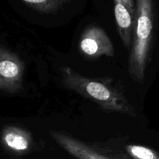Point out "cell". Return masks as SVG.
I'll return each instance as SVG.
<instances>
[{
  "instance_id": "7",
  "label": "cell",
  "mask_w": 159,
  "mask_h": 159,
  "mask_svg": "<svg viewBox=\"0 0 159 159\" xmlns=\"http://www.w3.org/2000/svg\"><path fill=\"white\" fill-rule=\"evenodd\" d=\"M23 1L35 10L51 13L56 12L69 0H23Z\"/></svg>"
},
{
  "instance_id": "8",
  "label": "cell",
  "mask_w": 159,
  "mask_h": 159,
  "mask_svg": "<svg viewBox=\"0 0 159 159\" xmlns=\"http://www.w3.org/2000/svg\"><path fill=\"white\" fill-rule=\"evenodd\" d=\"M127 153L134 159H159V155L149 148L141 145H127Z\"/></svg>"
},
{
  "instance_id": "9",
  "label": "cell",
  "mask_w": 159,
  "mask_h": 159,
  "mask_svg": "<svg viewBox=\"0 0 159 159\" xmlns=\"http://www.w3.org/2000/svg\"><path fill=\"white\" fill-rule=\"evenodd\" d=\"M102 159H117V158H111V157H109V156H107V155H103V158Z\"/></svg>"
},
{
  "instance_id": "6",
  "label": "cell",
  "mask_w": 159,
  "mask_h": 159,
  "mask_svg": "<svg viewBox=\"0 0 159 159\" xmlns=\"http://www.w3.org/2000/svg\"><path fill=\"white\" fill-rule=\"evenodd\" d=\"M2 142L8 148L18 153L27 152L33 144L31 134L17 127H7L2 133Z\"/></svg>"
},
{
  "instance_id": "4",
  "label": "cell",
  "mask_w": 159,
  "mask_h": 159,
  "mask_svg": "<svg viewBox=\"0 0 159 159\" xmlns=\"http://www.w3.org/2000/svg\"><path fill=\"white\" fill-rule=\"evenodd\" d=\"M79 48L87 57H97L102 56L112 57L114 48L107 33L97 26H89L82 34L79 40Z\"/></svg>"
},
{
  "instance_id": "2",
  "label": "cell",
  "mask_w": 159,
  "mask_h": 159,
  "mask_svg": "<svg viewBox=\"0 0 159 159\" xmlns=\"http://www.w3.org/2000/svg\"><path fill=\"white\" fill-rule=\"evenodd\" d=\"M136 23L129 56L128 72L134 82L143 83L149 58L154 28L153 0H137Z\"/></svg>"
},
{
  "instance_id": "1",
  "label": "cell",
  "mask_w": 159,
  "mask_h": 159,
  "mask_svg": "<svg viewBox=\"0 0 159 159\" xmlns=\"http://www.w3.org/2000/svg\"><path fill=\"white\" fill-rule=\"evenodd\" d=\"M61 71L62 82L66 88L93 101L104 111L137 116L124 93L110 79L85 77L69 67H64Z\"/></svg>"
},
{
  "instance_id": "3",
  "label": "cell",
  "mask_w": 159,
  "mask_h": 159,
  "mask_svg": "<svg viewBox=\"0 0 159 159\" xmlns=\"http://www.w3.org/2000/svg\"><path fill=\"white\" fill-rule=\"evenodd\" d=\"M25 66L17 54L0 47V89L10 93L23 88Z\"/></svg>"
},
{
  "instance_id": "5",
  "label": "cell",
  "mask_w": 159,
  "mask_h": 159,
  "mask_svg": "<svg viewBox=\"0 0 159 159\" xmlns=\"http://www.w3.org/2000/svg\"><path fill=\"white\" fill-rule=\"evenodd\" d=\"M114 13L116 27L123 43L131 46L136 23V6L134 0H114Z\"/></svg>"
}]
</instances>
